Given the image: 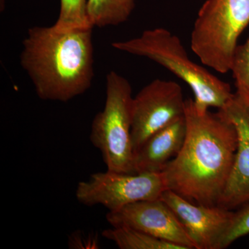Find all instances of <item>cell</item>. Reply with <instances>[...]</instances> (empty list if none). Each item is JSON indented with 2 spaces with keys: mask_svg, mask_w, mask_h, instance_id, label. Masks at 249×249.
<instances>
[{
  "mask_svg": "<svg viewBox=\"0 0 249 249\" xmlns=\"http://www.w3.org/2000/svg\"><path fill=\"white\" fill-rule=\"evenodd\" d=\"M185 119L183 146L161 172L167 188L191 202L217 206L235 160L237 131L220 111H199L191 98Z\"/></svg>",
  "mask_w": 249,
  "mask_h": 249,
  "instance_id": "6da1fadb",
  "label": "cell"
},
{
  "mask_svg": "<svg viewBox=\"0 0 249 249\" xmlns=\"http://www.w3.org/2000/svg\"><path fill=\"white\" fill-rule=\"evenodd\" d=\"M92 29L28 30L20 65L40 99L66 103L89 89L94 76Z\"/></svg>",
  "mask_w": 249,
  "mask_h": 249,
  "instance_id": "7a4b0ae2",
  "label": "cell"
},
{
  "mask_svg": "<svg viewBox=\"0 0 249 249\" xmlns=\"http://www.w3.org/2000/svg\"><path fill=\"white\" fill-rule=\"evenodd\" d=\"M121 52L150 59L182 80L194 93L195 105L200 111L225 107L235 93L231 85L190 58L181 40L164 28L143 31L130 40L114 42Z\"/></svg>",
  "mask_w": 249,
  "mask_h": 249,
  "instance_id": "3957f363",
  "label": "cell"
},
{
  "mask_svg": "<svg viewBox=\"0 0 249 249\" xmlns=\"http://www.w3.org/2000/svg\"><path fill=\"white\" fill-rule=\"evenodd\" d=\"M249 24V0H206L192 31L191 49L205 66L227 73Z\"/></svg>",
  "mask_w": 249,
  "mask_h": 249,
  "instance_id": "277c9868",
  "label": "cell"
},
{
  "mask_svg": "<svg viewBox=\"0 0 249 249\" xmlns=\"http://www.w3.org/2000/svg\"><path fill=\"white\" fill-rule=\"evenodd\" d=\"M133 98L128 80L116 71L109 72L106 78V104L93 119L90 140L111 171L134 173Z\"/></svg>",
  "mask_w": 249,
  "mask_h": 249,
  "instance_id": "5b68a950",
  "label": "cell"
},
{
  "mask_svg": "<svg viewBox=\"0 0 249 249\" xmlns=\"http://www.w3.org/2000/svg\"><path fill=\"white\" fill-rule=\"evenodd\" d=\"M166 190L162 173H123L107 170L80 181L76 196L80 204L102 205L113 212L137 201L160 199Z\"/></svg>",
  "mask_w": 249,
  "mask_h": 249,
  "instance_id": "8992f818",
  "label": "cell"
},
{
  "mask_svg": "<svg viewBox=\"0 0 249 249\" xmlns=\"http://www.w3.org/2000/svg\"><path fill=\"white\" fill-rule=\"evenodd\" d=\"M182 88L171 80L156 79L133 98L132 142L134 155L152 134L185 116Z\"/></svg>",
  "mask_w": 249,
  "mask_h": 249,
  "instance_id": "52a82bcc",
  "label": "cell"
},
{
  "mask_svg": "<svg viewBox=\"0 0 249 249\" xmlns=\"http://www.w3.org/2000/svg\"><path fill=\"white\" fill-rule=\"evenodd\" d=\"M106 219L112 227L132 228L185 249H196L178 217L160 199L127 205L108 213Z\"/></svg>",
  "mask_w": 249,
  "mask_h": 249,
  "instance_id": "ba28073f",
  "label": "cell"
},
{
  "mask_svg": "<svg viewBox=\"0 0 249 249\" xmlns=\"http://www.w3.org/2000/svg\"><path fill=\"white\" fill-rule=\"evenodd\" d=\"M160 199L178 217L196 249H215L233 214L220 206L191 202L170 190L163 192Z\"/></svg>",
  "mask_w": 249,
  "mask_h": 249,
  "instance_id": "9c48e42d",
  "label": "cell"
},
{
  "mask_svg": "<svg viewBox=\"0 0 249 249\" xmlns=\"http://www.w3.org/2000/svg\"><path fill=\"white\" fill-rule=\"evenodd\" d=\"M235 126L237 147L229 181L217 206L232 210L249 203V105L236 96L219 109Z\"/></svg>",
  "mask_w": 249,
  "mask_h": 249,
  "instance_id": "30bf717a",
  "label": "cell"
},
{
  "mask_svg": "<svg viewBox=\"0 0 249 249\" xmlns=\"http://www.w3.org/2000/svg\"><path fill=\"white\" fill-rule=\"evenodd\" d=\"M185 116L152 134L134 154V173H161L184 142Z\"/></svg>",
  "mask_w": 249,
  "mask_h": 249,
  "instance_id": "8fae6325",
  "label": "cell"
},
{
  "mask_svg": "<svg viewBox=\"0 0 249 249\" xmlns=\"http://www.w3.org/2000/svg\"><path fill=\"white\" fill-rule=\"evenodd\" d=\"M135 0H88V15L93 27L117 26L129 19Z\"/></svg>",
  "mask_w": 249,
  "mask_h": 249,
  "instance_id": "7c38bea8",
  "label": "cell"
},
{
  "mask_svg": "<svg viewBox=\"0 0 249 249\" xmlns=\"http://www.w3.org/2000/svg\"><path fill=\"white\" fill-rule=\"evenodd\" d=\"M102 235L121 249H185L181 246L157 238L145 232L126 227H112Z\"/></svg>",
  "mask_w": 249,
  "mask_h": 249,
  "instance_id": "4fadbf2b",
  "label": "cell"
},
{
  "mask_svg": "<svg viewBox=\"0 0 249 249\" xmlns=\"http://www.w3.org/2000/svg\"><path fill=\"white\" fill-rule=\"evenodd\" d=\"M52 27L58 32L93 28L88 15V0H60V14Z\"/></svg>",
  "mask_w": 249,
  "mask_h": 249,
  "instance_id": "5bb4252c",
  "label": "cell"
},
{
  "mask_svg": "<svg viewBox=\"0 0 249 249\" xmlns=\"http://www.w3.org/2000/svg\"><path fill=\"white\" fill-rule=\"evenodd\" d=\"M231 71L235 80L236 96L249 105V37L245 44L237 46Z\"/></svg>",
  "mask_w": 249,
  "mask_h": 249,
  "instance_id": "9a60e30c",
  "label": "cell"
},
{
  "mask_svg": "<svg viewBox=\"0 0 249 249\" xmlns=\"http://www.w3.org/2000/svg\"><path fill=\"white\" fill-rule=\"evenodd\" d=\"M249 234V203L233 212L230 222L215 249H227L240 237Z\"/></svg>",
  "mask_w": 249,
  "mask_h": 249,
  "instance_id": "2e32d148",
  "label": "cell"
}]
</instances>
